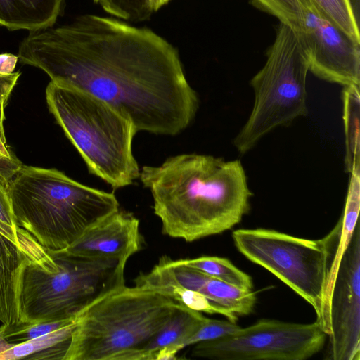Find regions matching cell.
<instances>
[{"label": "cell", "mask_w": 360, "mask_h": 360, "mask_svg": "<svg viewBox=\"0 0 360 360\" xmlns=\"http://www.w3.org/2000/svg\"><path fill=\"white\" fill-rule=\"evenodd\" d=\"M18 56L51 82L105 101L138 131L176 135L198 108L176 49L153 31L117 19L88 14L30 32Z\"/></svg>", "instance_id": "6da1fadb"}, {"label": "cell", "mask_w": 360, "mask_h": 360, "mask_svg": "<svg viewBox=\"0 0 360 360\" xmlns=\"http://www.w3.org/2000/svg\"><path fill=\"white\" fill-rule=\"evenodd\" d=\"M153 200L162 232L193 242L238 224L252 195L239 160L184 153L159 166H143L139 176Z\"/></svg>", "instance_id": "7a4b0ae2"}, {"label": "cell", "mask_w": 360, "mask_h": 360, "mask_svg": "<svg viewBox=\"0 0 360 360\" xmlns=\"http://www.w3.org/2000/svg\"><path fill=\"white\" fill-rule=\"evenodd\" d=\"M7 191L18 226L52 252L65 250L119 209L113 193L84 185L56 169L22 165Z\"/></svg>", "instance_id": "3957f363"}, {"label": "cell", "mask_w": 360, "mask_h": 360, "mask_svg": "<svg viewBox=\"0 0 360 360\" xmlns=\"http://www.w3.org/2000/svg\"><path fill=\"white\" fill-rule=\"evenodd\" d=\"M180 305L158 290L124 285L79 315L63 360H141Z\"/></svg>", "instance_id": "277c9868"}, {"label": "cell", "mask_w": 360, "mask_h": 360, "mask_svg": "<svg viewBox=\"0 0 360 360\" xmlns=\"http://www.w3.org/2000/svg\"><path fill=\"white\" fill-rule=\"evenodd\" d=\"M46 100L89 173L115 189L139 178L132 151L138 129L129 117L89 92L51 81L46 89Z\"/></svg>", "instance_id": "5b68a950"}, {"label": "cell", "mask_w": 360, "mask_h": 360, "mask_svg": "<svg viewBox=\"0 0 360 360\" xmlns=\"http://www.w3.org/2000/svg\"><path fill=\"white\" fill-rule=\"evenodd\" d=\"M232 238L248 259L272 273L311 305L323 331L330 334V297L343 255L338 223L316 240L266 229H238Z\"/></svg>", "instance_id": "8992f818"}, {"label": "cell", "mask_w": 360, "mask_h": 360, "mask_svg": "<svg viewBox=\"0 0 360 360\" xmlns=\"http://www.w3.org/2000/svg\"><path fill=\"white\" fill-rule=\"evenodd\" d=\"M49 252L54 264L33 262L23 271L20 323L77 319L97 300L125 285L127 260Z\"/></svg>", "instance_id": "52a82bcc"}, {"label": "cell", "mask_w": 360, "mask_h": 360, "mask_svg": "<svg viewBox=\"0 0 360 360\" xmlns=\"http://www.w3.org/2000/svg\"><path fill=\"white\" fill-rule=\"evenodd\" d=\"M308 72V60L296 32L280 22L264 65L250 81L254 105L233 140L240 154L251 150L276 127L307 115Z\"/></svg>", "instance_id": "ba28073f"}, {"label": "cell", "mask_w": 360, "mask_h": 360, "mask_svg": "<svg viewBox=\"0 0 360 360\" xmlns=\"http://www.w3.org/2000/svg\"><path fill=\"white\" fill-rule=\"evenodd\" d=\"M316 321L302 324L262 319L223 337L194 345L191 356L212 360H305L323 348Z\"/></svg>", "instance_id": "9c48e42d"}, {"label": "cell", "mask_w": 360, "mask_h": 360, "mask_svg": "<svg viewBox=\"0 0 360 360\" xmlns=\"http://www.w3.org/2000/svg\"><path fill=\"white\" fill-rule=\"evenodd\" d=\"M301 23L296 32L309 71L344 86L360 82V44L332 22L312 0H300Z\"/></svg>", "instance_id": "30bf717a"}, {"label": "cell", "mask_w": 360, "mask_h": 360, "mask_svg": "<svg viewBox=\"0 0 360 360\" xmlns=\"http://www.w3.org/2000/svg\"><path fill=\"white\" fill-rule=\"evenodd\" d=\"M331 332L326 358L360 359V226L344 252L330 297Z\"/></svg>", "instance_id": "8fae6325"}, {"label": "cell", "mask_w": 360, "mask_h": 360, "mask_svg": "<svg viewBox=\"0 0 360 360\" xmlns=\"http://www.w3.org/2000/svg\"><path fill=\"white\" fill-rule=\"evenodd\" d=\"M54 264L50 252L21 226L0 221V321L20 323V294L23 271L31 262Z\"/></svg>", "instance_id": "7c38bea8"}, {"label": "cell", "mask_w": 360, "mask_h": 360, "mask_svg": "<svg viewBox=\"0 0 360 360\" xmlns=\"http://www.w3.org/2000/svg\"><path fill=\"white\" fill-rule=\"evenodd\" d=\"M141 248L139 220L118 209L88 228L64 251L84 257L128 260Z\"/></svg>", "instance_id": "4fadbf2b"}, {"label": "cell", "mask_w": 360, "mask_h": 360, "mask_svg": "<svg viewBox=\"0 0 360 360\" xmlns=\"http://www.w3.org/2000/svg\"><path fill=\"white\" fill-rule=\"evenodd\" d=\"M163 261L176 281L182 286L202 294L215 306L236 316L250 314L257 297L252 290H245L184 265L180 259L167 257Z\"/></svg>", "instance_id": "5bb4252c"}, {"label": "cell", "mask_w": 360, "mask_h": 360, "mask_svg": "<svg viewBox=\"0 0 360 360\" xmlns=\"http://www.w3.org/2000/svg\"><path fill=\"white\" fill-rule=\"evenodd\" d=\"M63 0H0V26L35 32L52 27Z\"/></svg>", "instance_id": "9a60e30c"}, {"label": "cell", "mask_w": 360, "mask_h": 360, "mask_svg": "<svg viewBox=\"0 0 360 360\" xmlns=\"http://www.w3.org/2000/svg\"><path fill=\"white\" fill-rule=\"evenodd\" d=\"M135 285L148 287L166 294L186 307L207 314H219L236 323L238 317L213 304L202 294L181 285L161 258L148 273L139 275Z\"/></svg>", "instance_id": "2e32d148"}, {"label": "cell", "mask_w": 360, "mask_h": 360, "mask_svg": "<svg viewBox=\"0 0 360 360\" xmlns=\"http://www.w3.org/2000/svg\"><path fill=\"white\" fill-rule=\"evenodd\" d=\"M207 317L201 312L180 305L169 321L141 351V360H154L157 351L176 345L181 349L184 343L201 326Z\"/></svg>", "instance_id": "e0dca14e"}, {"label": "cell", "mask_w": 360, "mask_h": 360, "mask_svg": "<svg viewBox=\"0 0 360 360\" xmlns=\"http://www.w3.org/2000/svg\"><path fill=\"white\" fill-rule=\"evenodd\" d=\"M76 321L41 337L15 344L0 354V360H63L70 344Z\"/></svg>", "instance_id": "ac0fdd59"}, {"label": "cell", "mask_w": 360, "mask_h": 360, "mask_svg": "<svg viewBox=\"0 0 360 360\" xmlns=\"http://www.w3.org/2000/svg\"><path fill=\"white\" fill-rule=\"evenodd\" d=\"M343 120L345 136V164L347 172L360 167L359 86H344L342 91Z\"/></svg>", "instance_id": "d6986e66"}, {"label": "cell", "mask_w": 360, "mask_h": 360, "mask_svg": "<svg viewBox=\"0 0 360 360\" xmlns=\"http://www.w3.org/2000/svg\"><path fill=\"white\" fill-rule=\"evenodd\" d=\"M184 265L245 290H252V278L229 260L219 257L203 256L180 259Z\"/></svg>", "instance_id": "ffe728a7"}, {"label": "cell", "mask_w": 360, "mask_h": 360, "mask_svg": "<svg viewBox=\"0 0 360 360\" xmlns=\"http://www.w3.org/2000/svg\"><path fill=\"white\" fill-rule=\"evenodd\" d=\"M316 6L352 40L360 44L359 21L349 0H312Z\"/></svg>", "instance_id": "44dd1931"}, {"label": "cell", "mask_w": 360, "mask_h": 360, "mask_svg": "<svg viewBox=\"0 0 360 360\" xmlns=\"http://www.w3.org/2000/svg\"><path fill=\"white\" fill-rule=\"evenodd\" d=\"M76 320L77 319L58 321L20 323L10 326L2 324L0 326V331L6 341L16 344L57 330L75 323Z\"/></svg>", "instance_id": "7402d4cb"}, {"label": "cell", "mask_w": 360, "mask_h": 360, "mask_svg": "<svg viewBox=\"0 0 360 360\" xmlns=\"http://www.w3.org/2000/svg\"><path fill=\"white\" fill-rule=\"evenodd\" d=\"M105 12L124 20L139 22L148 19L153 11L149 0H94Z\"/></svg>", "instance_id": "603a6c76"}, {"label": "cell", "mask_w": 360, "mask_h": 360, "mask_svg": "<svg viewBox=\"0 0 360 360\" xmlns=\"http://www.w3.org/2000/svg\"><path fill=\"white\" fill-rule=\"evenodd\" d=\"M260 9L297 31L301 23L300 0H252Z\"/></svg>", "instance_id": "cb8c5ba5"}, {"label": "cell", "mask_w": 360, "mask_h": 360, "mask_svg": "<svg viewBox=\"0 0 360 360\" xmlns=\"http://www.w3.org/2000/svg\"><path fill=\"white\" fill-rule=\"evenodd\" d=\"M240 326L230 321H221L207 318L200 328L183 345L184 348L196 343L217 339L230 334Z\"/></svg>", "instance_id": "d4e9b609"}, {"label": "cell", "mask_w": 360, "mask_h": 360, "mask_svg": "<svg viewBox=\"0 0 360 360\" xmlns=\"http://www.w3.org/2000/svg\"><path fill=\"white\" fill-rule=\"evenodd\" d=\"M22 165L8 145L0 139V184L7 188L10 181Z\"/></svg>", "instance_id": "484cf974"}, {"label": "cell", "mask_w": 360, "mask_h": 360, "mask_svg": "<svg viewBox=\"0 0 360 360\" xmlns=\"http://www.w3.org/2000/svg\"><path fill=\"white\" fill-rule=\"evenodd\" d=\"M20 72H13L10 74L0 73V139L7 145L4 127L5 120L4 110L8 99L20 76Z\"/></svg>", "instance_id": "4316f807"}, {"label": "cell", "mask_w": 360, "mask_h": 360, "mask_svg": "<svg viewBox=\"0 0 360 360\" xmlns=\"http://www.w3.org/2000/svg\"><path fill=\"white\" fill-rule=\"evenodd\" d=\"M0 221L11 225L18 224L13 212L7 188L0 184Z\"/></svg>", "instance_id": "83f0119b"}, {"label": "cell", "mask_w": 360, "mask_h": 360, "mask_svg": "<svg viewBox=\"0 0 360 360\" xmlns=\"http://www.w3.org/2000/svg\"><path fill=\"white\" fill-rule=\"evenodd\" d=\"M18 60V56L11 53L0 54V73L10 74L13 72Z\"/></svg>", "instance_id": "f1b7e54d"}, {"label": "cell", "mask_w": 360, "mask_h": 360, "mask_svg": "<svg viewBox=\"0 0 360 360\" xmlns=\"http://www.w3.org/2000/svg\"><path fill=\"white\" fill-rule=\"evenodd\" d=\"M181 350L176 345L165 346L155 352L154 360L176 359V355Z\"/></svg>", "instance_id": "f546056e"}, {"label": "cell", "mask_w": 360, "mask_h": 360, "mask_svg": "<svg viewBox=\"0 0 360 360\" xmlns=\"http://www.w3.org/2000/svg\"><path fill=\"white\" fill-rule=\"evenodd\" d=\"M169 1L170 0H149V2L152 10L156 11L167 4Z\"/></svg>", "instance_id": "4dcf8cb0"}]
</instances>
